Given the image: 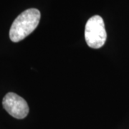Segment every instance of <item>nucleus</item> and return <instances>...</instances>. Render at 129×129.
Segmentation results:
<instances>
[{
	"label": "nucleus",
	"instance_id": "obj_1",
	"mask_svg": "<svg viewBox=\"0 0 129 129\" xmlns=\"http://www.w3.org/2000/svg\"><path fill=\"white\" fill-rule=\"evenodd\" d=\"M40 20V12L37 9L24 11L15 19L9 30L10 40L18 42L29 35L38 26Z\"/></svg>",
	"mask_w": 129,
	"mask_h": 129
},
{
	"label": "nucleus",
	"instance_id": "obj_2",
	"mask_svg": "<svg viewBox=\"0 0 129 129\" xmlns=\"http://www.w3.org/2000/svg\"><path fill=\"white\" fill-rule=\"evenodd\" d=\"M85 38L91 48L98 49L104 45L107 33L104 21L101 16L95 15L88 19L85 27Z\"/></svg>",
	"mask_w": 129,
	"mask_h": 129
},
{
	"label": "nucleus",
	"instance_id": "obj_3",
	"mask_svg": "<svg viewBox=\"0 0 129 129\" xmlns=\"http://www.w3.org/2000/svg\"><path fill=\"white\" fill-rule=\"evenodd\" d=\"M2 105L9 115L17 119L24 118L29 113L27 103L14 92H8L4 97Z\"/></svg>",
	"mask_w": 129,
	"mask_h": 129
}]
</instances>
